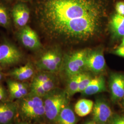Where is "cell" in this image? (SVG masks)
Returning <instances> with one entry per match:
<instances>
[{
	"instance_id": "obj_11",
	"label": "cell",
	"mask_w": 124,
	"mask_h": 124,
	"mask_svg": "<svg viewBox=\"0 0 124 124\" xmlns=\"http://www.w3.org/2000/svg\"><path fill=\"white\" fill-rule=\"evenodd\" d=\"M9 101L19 100L25 97L30 91V84L26 81H20L13 79L7 80Z\"/></svg>"
},
{
	"instance_id": "obj_16",
	"label": "cell",
	"mask_w": 124,
	"mask_h": 124,
	"mask_svg": "<svg viewBox=\"0 0 124 124\" xmlns=\"http://www.w3.org/2000/svg\"><path fill=\"white\" fill-rule=\"evenodd\" d=\"M30 84V93L42 98L50 92L57 87L58 81L56 76L51 80L40 84Z\"/></svg>"
},
{
	"instance_id": "obj_24",
	"label": "cell",
	"mask_w": 124,
	"mask_h": 124,
	"mask_svg": "<svg viewBox=\"0 0 124 124\" xmlns=\"http://www.w3.org/2000/svg\"><path fill=\"white\" fill-rule=\"evenodd\" d=\"M8 93L4 87L0 84V101H5L7 98Z\"/></svg>"
},
{
	"instance_id": "obj_1",
	"label": "cell",
	"mask_w": 124,
	"mask_h": 124,
	"mask_svg": "<svg viewBox=\"0 0 124 124\" xmlns=\"http://www.w3.org/2000/svg\"><path fill=\"white\" fill-rule=\"evenodd\" d=\"M107 0H36L35 22L42 36L62 48L96 42L108 28Z\"/></svg>"
},
{
	"instance_id": "obj_6",
	"label": "cell",
	"mask_w": 124,
	"mask_h": 124,
	"mask_svg": "<svg viewBox=\"0 0 124 124\" xmlns=\"http://www.w3.org/2000/svg\"><path fill=\"white\" fill-rule=\"evenodd\" d=\"M89 48L77 50L64 57L61 71L69 78L85 71V59Z\"/></svg>"
},
{
	"instance_id": "obj_5",
	"label": "cell",
	"mask_w": 124,
	"mask_h": 124,
	"mask_svg": "<svg viewBox=\"0 0 124 124\" xmlns=\"http://www.w3.org/2000/svg\"><path fill=\"white\" fill-rule=\"evenodd\" d=\"M25 59L22 50L13 41L3 38L0 42V67L7 68L16 65Z\"/></svg>"
},
{
	"instance_id": "obj_17",
	"label": "cell",
	"mask_w": 124,
	"mask_h": 124,
	"mask_svg": "<svg viewBox=\"0 0 124 124\" xmlns=\"http://www.w3.org/2000/svg\"><path fill=\"white\" fill-rule=\"evenodd\" d=\"M106 91L105 80L102 75L93 77L87 87L81 93L83 96H92Z\"/></svg>"
},
{
	"instance_id": "obj_33",
	"label": "cell",
	"mask_w": 124,
	"mask_h": 124,
	"mask_svg": "<svg viewBox=\"0 0 124 124\" xmlns=\"http://www.w3.org/2000/svg\"></svg>"
},
{
	"instance_id": "obj_13",
	"label": "cell",
	"mask_w": 124,
	"mask_h": 124,
	"mask_svg": "<svg viewBox=\"0 0 124 124\" xmlns=\"http://www.w3.org/2000/svg\"><path fill=\"white\" fill-rule=\"evenodd\" d=\"M35 66L31 61H28L23 65L14 68L10 70L7 75L11 79L20 81H26L32 79L35 75Z\"/></svg>"
},
{
	"instance_id": "obj_12",
	"label": "cell",
	"mask_w": 124,
	"mask_h": 124,
	"mask_svg": "<svg viewBox=\"0 0 124 124\" xmlns=\"http://www.w3.org/2000/svg\"><path fill=\"white\" fill-rule=\"evenodd\" d=\"M109 87L111 99L114 102L124 98V74L113 73L109 77Z\"/></svg>"
},
{
	"instance_id": "obj_14",
	"label": "cell",
	"mask_w": 124,
	"mask_h": 124,
	"mask_svg": "<svg viewBox=\"0 0 124 124\" xmlns=\"http://www.w3.org/2000/svg\"><path fill=\"white\" fill-rule=\"evenodd\" d=\"M18 114L17 103L0 101V124H12Z\"/></svg>"
},
{
	"instance_id": "obj_20",
	"label": "cell",
	"mask_w": 124,
	"mask_h": 124,
	"mask_svg": "<svg viewBox=\"0 0 124 124\" xmlns=\"http://www.w3.org/2000/svg\"><path fill=\"white\" fill-rule=\"evenodd\" d=\"M75 114L71 107L67 105L61 111L57 120V124H76Z\"/></svg>"
},
{
	"instance_id": "obj_8",
	"label": "cell",
	"mask_w": 124,
	"mask_h": 124,
	"mask_svg": "<svg viewBox=\"0 0 124 124\" xmlns=\"http://www.w3.org/2000/svg\"><path fill=\"white\" fill-rule=\"evenodd\" d=\"M106 67L103 49L101 48L89 49L85 59V71L98 75L104 71Z\"/></svg>"
},
{
	"instance_id": "obj_21",
	"label": "cell",
	"mask_w": 124,
	"mask_h": 124,
	"mask_svg": "<svg viewBox=\"0 0 124 124\" xmlns=\"http://www.w3.org/2000/svg\"><path fill=\"white\" fill-rule=\"evenodd\" d=\"M81 73L68 78V80L65 91L70 98L76 93H78Z\"/></svg>"
},
{
	"instance_id": "obj_25",
	"label": "cell",
	"mask_w": 124,
	"mask_h": 124,
	"mask_svg": "<svg viewBox=\"0 0 124 124\" xmlns=\"http://www.w3.org/2000/svg\"><path fill=\"white\" fill-rule=\"evenodd\" d=\"M110 123L111 124H124V117L120 116L113 117Z\"/></svg>"
},
{
	"instance_id": "obj_4",
	"label": "cell",
	"mask_w": 124,
	"mask_h": 124,
	"mask_svg": "<svg viewBox=\"0 0 124 124\" xmlns=\"http://www.w3.org/2000/svg\"><path fill=\"white\" fill-rule=\"evenodd\" d=\"M18 100V114L24 121L39 120L45 117L42 98L29 93L25 97Z\"/></svg>"
},
{
	"instance_id": "obj_32",
	"label": "cell",
	"mask_w": 124,
	"mask_h": 124,
	"mask_svg": "<svg viewBox=\"0 0 124 124\" xmlns=\"http://www.w3.org/2000/svg\"><path fill=\"white\" fill-rule=\"evenodd\" d=\"M3 1L6 2H11L12 1H13V0H1Z\"/></svg>"
},
{
	"instance_id": "obj_19",
	"label": "cell",
	"mask_w": 124,
	"mask_h": 124,
	"mask_svg": "<svg viewBox=\"0 0 124 124\" xmlns=\"http://www.w3.org/2000/svg\"><path fill=\"white\" fill-rule=\"evenodd\" d=\"M12 24L11 10L3 1H0V27L9 30L12 29Z\"/></svg>"
},
{
	"instance_id": "obj_28",
	"label": "cell",
	"mask_w": 124,
	"mask_h": 124,
	"mask_svg": "<svg viewBox=\"0 0 124 124\" xmlns=\"http://www.w3.org/2000/svg\"><path fill=\"white\" fill-rule=\"evenodd\" d=\"M85 124H100L99 123H98L97 122H95V121L93 120V121H88L87 122H86L85 123Z\"/></svg>"
},
{
	"instance_id": "obj_2",
	"label": "cell",
	"mask_w": 124,
	"mask_h": 124,
	"mask_svg": "<svg viewBox=\"0 0 124 124\" xmlns=\"http://www.w3.org/2000/svg\"><path fill=\"white\" fill-rule=\"evenodd\" d=\"M38 53L34 63L38 71L54 74L60 71L64 57L61 47L51 44L46 48L43 47Z\"/></svg>"
},
{
	"instance_id": "obj_22",
	"label": "cell",
	"mask_w": 124,
	"mask_h": 124,
	"mask_svg": "<svg viewBox=\"0 0 124 124\" xmlns=\"http://www.w3.org/2000/svg\"><path fill=\"white\" fill-rule=\"evenodd\" d=\"M93 77L87 72H83L81 73V77L80 80L78 93H81L87 87Z\"/></svg>"
},
{
	"instance_id": "obj_26",
	"label": "cell",
	"mask_w": 124,
	"mask_h": 124,
	"mask_svg": "<svg viewBox=\"0 0 124 124\" xmlns=\"http://www.w3.org/2000/svg\"><path fill=\"white\" fill-rule=\"evenodd\" d=\"M114 53L116 55L124 58V46H119L114 51Z\"/></svg>"
},
{
	"instance_id": "obj_23",
	"label": "cell",
	"mask_w": 124,
	"mask_h": 124,
	"mask_svg": "<svg viewBox=\"0 0 124 124\" xmlns=\"http://www.w3.org/2000/svg\"><path fill=\"white\" fill-rule=\"evenodd\" d=\"M115 9L117 13L124 16V2L119 1L115 6Z\"/></svg>"
},
{
	"instance_id": "obj_9",
	"label": "cell",
	"mask_w": 124,
	"mask_h": 124,
	"mask_svg": "<svg viewBox=\"0 0 124 124\" xmlns=\"http://www.w3.org/2000/svg\"><path fill=\"white\" fill-rule=\"evenodd\" d=\"M31 13L26 3L18 1L14 5L11 10V15L13 23L17 30L28 25Z\"/></svg>"
},
{
	"instance_id": "obj_30",
	"label": "cell",
	"mask_w": 124,
	"mask_h": 124,
	"mask_svg": "<svg viewBox=\"0 0 124 124\" xmlns=\"http://www.w3.org/2000/svg\"><path fill=\"white\" fill-rule=\"evenodd\" d=\"M31 0H18L19 1H21V2H25L27 3L28 2L31 1Z\"/></svg>"
},
{
	"instance_id": "obj_15",
	"label": "cell",
	"mask_w": 124,
	"mask_h": 124,
	"mask_svg": "<svg viewBox=\"0 0 124 124\" xmlns=\"http://www.w3.org/2000/svg\"><path fill=\"white\" fill-rule=\"evenodd\" d=\"M108 28L115 40L124 36V16L118 13L113 15L108 21Z\"/></svg>"
},
{
	"instance_id": "obj_27",
	"label": "cell",
	"mask_w": 124,
	"mask_h": 124,
	"mask_svg": "<svg viewBox=\"0 0 124 124\" xmlns=\"http://www.w3.org/2000/svg\"><path fill=\"white\" fill-rule=\"evenodd\" d=\"M0 68H1L0 67V83L2 81V80H3V78H4V75L3 73V72L1 71V70Z\"/></svg>"
},
{
	"instance_id": "obj_10",
	"label": "cell",
	"mask_w": 124,
	"mask_h": 124,
	"mask_svg": "<svg viewBox=\"0 0 124 124\" xmlns=\"http://www.w3.org/2000/svg\"><path fill=\"white\" fill-rule=\"evenodd\" d=\"M93 120L100 124H108L113 118V113L107 102L101 98L97 99L94 103Z\"/></svg>"
},
{
	"instance_id": "obj_3",
	"label": "cell",
	"mask_w": 124,
	"mask_h": 124,
	"mask_svg": "<svg viewBox=\"0 0 124 124\" xmlns=\"http://www.w3.org/2000/svg\"><path fill=\"white\" fill-rule=\"evenodd\" d=\"M45 117L51 123H56L62 109L68 105L70 97L65 90L56 88L42 97Z\"/></svg>"
},
{
	"instance_id": "obj_29",
	"label": "cell",
	"mask_w": 124,
	"mask_h": 124,
	"mask_svg": "<svg viewBox=\"0 0 124 124\" xmlns=\"http://www.w3.org/2000/svg\"><path fill=\"white\" fill-rule=\"evenodd\" d=\"M32 124V123H29V122H27V121H23V122H20V123H18L17 124Z\"/></svg>"
},
{
	"instance_id": "obj_31",
	"label": "cell",
	"mask_w": 124,
	"mask_h": 124,
	"mask_svg": "<svg viewBox=\"0 0 124 124\" xmlns=\"http://www.w3.org/2000/svg\"><path fill=\"white\" fill-rule=\"evenodd\" d=\"M123 39L122 40V42L121 43V44L120 45V46H124V36L123 37Z\"/></svg>"
},
{
	"instance_id": "obj_18",
	"label": "cell",
	"mask_w": 124,
	"mask_h": 124,
	"mask_svg": "<svg viewBox=\"0 0 124 124\" xmlns=\"http://www.w3.org/2000/svg\"><path fill=\"white\" fill-rule=\"evenodd\" d=\"M94 102L89 99H81L76 103L75 112L80 117H85L91 113L93 110Z\"/></svg>"
},
{
	"instance_id": "obj_7",
	"label": "cell",
	"mask_w": 124,
	"mask_h": 124,
	"mask_svg": "<svg viewBox=\"0 0 124 124\" xmlns=\"http://www.w3.org/2000/svg\"><path fill=\"white\" fill-rule=\"evenodd\" d=\"M15 36L23 46L28 50L38 52L43 48L37 33L28 25L17 30Z\"/></svg>"
}]
</instances>
